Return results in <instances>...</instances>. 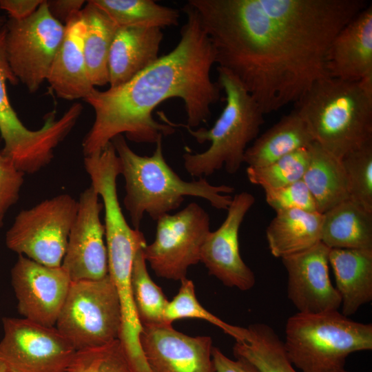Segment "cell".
I'll return each instance as SVG.
<instances>
[{
    "label": "cell",
    "mask_w": 372,
    "mask_h": 372,
    "mask_svg": "<svg viewBox=\"0 0 372 372\" xmlns=\"http://www.w3.org/2000/svg\"><path fill=\"white\" fill-rule=\"evenodd\" d=\"M264 192L266 202L276 212L291 209L317 211L314 199L302 180Z\"/></svg>",
    "instance_id": "cell-34"
},
{
    "label": "cell",
    "mask_w": 372,
    "mask_h": 372,
    "mask_svg": "<svg viewBox=\"0 0 372 372\" xmlns=\"http://www.w3.org/2000/svg\"><path fill=\"white\" fill-rule=\"evenodd\" d=\"M313 142L307 125L293 110L255 139L245 151L244 163L251 167H263Z\"/></svg>",
    "instance_id": "cell-24"
},
{
    "label": "cell",
    "mask_w": 372,
    "mask_h": 372,
    "mask_svg": "<svg viewBox=\"0 0 372 372\" xmlns=\"http://www.w3.org/2000/svg\"><path fill=\"white\" fill-rule=\"evenodd\" d=\"M321 242L329 249L372 250V212L348 199L323 214Z\"/></svg>",
    "instance_id": "cell-25"
},
{
    "label": "cell",
    "mask_w": 372,
    "mask_h": 372,
    "mask_svg": "<svg viewBox=\"0 0 372 372\" xmlns=\"http://www.w3.org/2000/svg\"><path fill=\"white\" fill-rule=\"evenodd\" d=\"M182 10L187 21L171 52L127 82L104 91L94 87L84 99L95 114L82 142L85 156L101 150L120 134L145 143H156L163 136L173 134L174 127L152 116L154 110L169 99H182L185 125L191 128L210 118L211 107L220 100L222 91L210 76L215 50L194 8L187 3Z\"/></svg>",
    "instance_id": "cell-2"
},
{
    "label": "cell",
    "mask_w": 372,
    "mask_h": 372,
    "mask_svg": "<svg viewBox=\"0 0 372 372\" xmlns=\"http://www.w3.org/2000/svg\"><path fill=\"white\" fill-rule=\"evenodd\" d=\"M211 355L216 372H260L255 365L243 358H228L218 347H213Z\"/></svg>",
    "instance_id": "cell-36"
},
{
    "label": "cell",
    "mask_w": 372,
    "mask_h": 372,
    "mask_svg": "<svg viewBox=\"0 0 372 372\" xmlns=\"http://www.w3.org/2000/svg\"><path fill=\"white\" fill-rule=\"evenodd\" d=\"M338 372H351V371H347L344 369H343L339 371Z\"/></svg>",
    "instance_id": "cell-41"
},
{
    "label": "cell",
    "mask_w": 372,
    "mask_h": 372,
    "mask_svg": "<svg viewBox=\"0 0 372 372\" xmlns=\"http://www.w3.org/2000/svg\"><path fill=\"white\" fill-rule=\"evenodd\" d=\"M0 360L11 372H68L76 350L55 327L2 318Z\"/></svg>",
    "instance_id": "cell-12"
},
{
    "label": "cell",
    "mask_w": 372,
    "mask_h": 372,
    "mask_svg": "<svg viewBox=\"0 0 372 372\" xmlns=\"http://www.w3.org/2000/svg\"><path fill=\"white\" fill-rule=\"evenodd\" d=\"M218 83L225 94V105L209 129L193 130L185 124L174 123L164 113L158 115L164 123L183 127L197 143H211L200 153L186 148L183 155L185 170L198 178L211 176L223 167L229 174H236L244 163L248 144L258 137L265 122L264 114L254 98L229 71L217 67Z\"/></svg>",
    "instance_id": "cell-5"
},
{
    "label": "cell",
    "mask_w": 372,
    "mask_h": 372,
    "mask_svg": "<svg viewBox=\"0 0 372 372\" xmlns=\"http://www.w3.org/2000/svg\"><path fill=\"white\" fill-rule=\"evenodd\" d=\"M140 342L151 372H216L209 336H190L163 324L143 326Z\"/></svg>",
    "instance_id": "cell-17"
},
{
    "label": "cell",
    "mask_w": 372,
    "mask_h": 372,
    "mask_svg": "<svg viewBox=\"0 0 372 372\" xmlns=\"http://www.w3.org/2000/svg\"><path fill=\"white\" fill-rule=\"evenodd\" d=\"M330 249L322 242L281 258L287 274V296L298 312L338 310L341 298L329 273Z\"/></svg>",
    "instance_id": "cell-16"
},
{
    "label": "cell",
    "mask_w": 372,
    "mask_h": 372,
    "mask_svg": "<svg viewBox=\"0 0 372 372\" xmlns=\"http://www.w3.org/2000/svg\"><path fill=\"white\" fill-rule=\"evenodd\" d=\"M145 247L137 251L131 272V286L136 313L142 326L166 324L165 310L169 301L149 274L143 251Z\"/></svg>",
    "instance_id": "cell-29"
},
{
    "label": "cell",
    "mask_w": 372,
    "mask_h": 372,
    "mask_svg": "<svg viewBox=\"0 0 372 372\" xmlns=\"http://www.w3.org/2000/svg\"><path fill=\"white\" fill-rule=\"evenodd\" d=\"M111 142L125 179L123 204L134 229H139L145 213L157 220L178 208L185 196L203 198L218 209H228L232 200L229 194L234 189L226 185H211L205 178L189 182L183 180L163 156L162 138L149 156L135 153L122 134Z\"/></svg>",
    "instance_id": "cell-3"
},
{
    "label": "cell",
    "mask_w": 372,
    "mask_h": 372,
    "mask_svg": "<svg viewBox=\"0 0 372 372\" xmlns=\"http://www.w3.org/2000/svg\"><path fill=\"white\" fill-rule=\"evenodd\" d=\"M85 25L81 12L65 25V33L46 81L59 98L85 99L94 88L87 72L83 38Z\"/></svg>",
    "instance_id": "cell-19"
},
{
    "label": "cell",
    "mask_w": 372,
    "mask_h": 372,
    "mask_svg": "<svg viewBox=\"0 0 372 372\" xmlns=\"http://www.w3.org/2000/svg\"><path fill=\"white\" fill-rule=\"evenodd\" d=\"M118 28H158L178 25L176 9L152 0H91Z\"/></svg>",
    "instance_id": "cell-28"
},
{
    "label": "cell",
    "mask_w": 372,
    "mask_h": 372,
    "mask_svg": "<svg viewBox=\"0 0 372 372\" xmlns=\"http://www.w3.org/2000/svg\"><path fill=\"white\" fill-rule=\"evenodd\" d=\"M309 160L308 147L263 167L246 169L249 180L263 189L282 187L302 180Z\"/></svg>",
    "instance_id": "cell-31"
},
{
    "label": "cell",
    "mask_w": 372,
    "mask_h": 372,
    "mask_svg": "<svg viewBox=\"0 0 372 372\" xmlns=\"http://www.w3.org/2000/svg\"><path fill=\"white\" fill-rule=\"evenodd\" d=\"M156 221L154 240L143 249L146 262L157 276L180 281L189 267L200 262L201 247L211 231L209 216L191 203Z\"/></svg>",
    "instance_id": "cell-11"
},
{
    "label": "cell",
    "mask_w": 372,
    "mask_h": 372,
    "mask_svg": "<svg viewBox=\"0 0 372 372\" xmlns=\"http://www.w3.org/2000/svg\"><path fill=\"white\" fill-rule=\"evenodd\" d=\"M0 372H11L6 365L0 360Z\"/></svg>",
    "instance_id": "cell-39"
},
{
    "label": "cell",
    "mask_w": 372,
    "mask_h": 372,
    "mask_svg": "<svg viewBox=\"0 0 372 372\" xmlns=\"http://www.w3.org/2000/svg\"><path fill=\"white\" fill-rule=\"evenodd\" d=\"M46 3L52 16L65 25L81 12L86 3L83 0H49Z\"/></svg>",
    "instance_id": "cell-37"
},
{
    "label": "cell",
    "mask_w": 372,
    "mask_h": 372,
    "mask_svg": "<svg viewBox=\"0 0 372 372\" xmlns=\"http://www.w3.org/2000/svg\"><path fill=\"white\" fill-rule=\"evenodd\" d=\"M5 27L0 30V135L4 142L1 153L25 174H33L48 165L56 147L72 131L80 117L83 106L74 103L58 119L55 112L48 114L43 126L36 130L27 128L12 107L7 83L19 81L9 65L5 48Z\"/></svg>",
    "instance_id": "cell-7"
},
{
    "label": "cell",
    "mask_w": 372,
    "mask_h": 372,
    "mask_svg": "<svg viewBox=\"0 0 372 372\" xmlns=\"http://www.w3.org/2000/svg\"><path fill=\"white\" fill-rule=\"evenodd\" d=\"M55 327L76 351L118 339L121 307L109 274L100 280L71 282Z\"/></svg>",
    "instance_id": "cell-8"
},
{
    "label": "cell",
    "mask_w": 372,
    "mask_h": 372,
    "mask_svg": "<svg viewBox=\"0 0 372 372\" xmlns=\"http://www.w3.org/2000/svg\"><path fill=\"white\" fill-rule=\"evenodd\" d=\"M341 162L349 200L372 212V141L345 154Z\"/></svg>",
    "instance_id": "cell-32"
},
{
    "label": "cell",
    "mask_w": 372,
    "mask_h": 372,
    "mask_svg": "<svg viewBox=\"0 0 372 372\" xmlns=\"http://www.w3.org/2000/svg\"><path fill=\"white\" fill-rule=\"evenodd\" d=\"M329 263L341 298L342 313L353 315L372 300V250L330 249Z\"/></svg>",
    "instance_id": "cell-21"
},
{
    "label": "cell",
    "mask_w": 372,
    "mask_h": 372,
    "mask_svg": "<svg viewBox=\"0 0 372 372\" xmlns=\"http://www.w3.org/2000/svg\"><path fill=\"white\" fill-rule=\"evenodd\" d=\"M246 329L245 339L236 341L233 347L235 358L249 361L260 372H298L287 357L283 342L270 326L255 323Z\"/></svg>",
    "instance_id": "cell-27"
},
{
    "label": "cell",
    "mask_w": 372,
    "mask_h": 372,
    "mask_svg": "<svg viewBox=\"0 0 372 372\" xmlns=\"http://www.w3.org/2000/svg\"><path fill=\"white\" fill-rule=\"evenodd\" d=\"M71 282L61 266H45L23 255H19L11 269L18 312L47 327H55Z\"/></svg>",
    "instance_id": "cell-14"
},
{
    "label": "cell",
    "mask_w": 372,
    "mask_h": 372,
    "mask_svg": "<svg viewBox=\"0 0 372 372\" xmlns=\"http://www.w3.org/2000/svg\"><path fill=\"white\" fill-rule=\"evenodd\" d=\"M309 160L302 178L315 203L316 211L324 214L349 199L347 176L341 159L313 142L308 146Z\"/></svg>",
    "instance_id": "cell-23"
},
{
    "label": "cell",
    "mask_w": 372,
    "mask_h": 372,
    "mask_svg": "<svg viewBox=\"0 0 372 372\" xmlns=\"http://www.w3.org/2000/svg\"><path fill=\"white\" fill-rule=\"evenodd\" d=\"M294 110L313 141L341 159L372 141V74L358 81L321 79L295 103Z\"/></svg>",
    "instance_id": "cell-4"
},
{
    "label": "cell",
    "mask_w": 372,
    "mask_h": 372,
    "mask_svg": "<svg viewBox=\"0 0 372 372\" xmlns=\"http://www.w3.org/2000/svg\"><path fill=\"white\" fill-rule=\"evenodd\" d=\"M283 343L289 361L302 372H338L349 355L372 349V325L338 310L298 312L286 322Z\"/></svg>",
    "instance_id": "cell-6"
},
{
    "label": "cell",
    "mask_w": 372,
    "mask_h": 372,
    "mask_svg": "<svg viewBox=\"0 0 372 372\" xmlns=\"http://www.w3.org/2000/svg\"><path fill=\"white\" fill-rule=\"evenodd\" d=\"M216 54L264 114L327 77L329 48L364 0H189Z\"/></svg>",
    "instance_id": "cell-1"
},
{
    "label": "cell",
    "mask_w": 372,
    "mask_h": 372,
    "mask_svg": "<svg viewBox=\"0 0 372 372\" xmlns=\"http://www.w3.org/2000/svg\"><path fill=\"white\" fill-rule=\"evenodd\" d=\"M85 25L83 52L90 80L94 87L109 83L108 59L118 29L112 19L92 1L81 10Z\"/></svg>",
    "instance_id": "cell-26"
},
{
    "label": "cell",
    "mask_w": 372,
    "mask_h": 372,
    "mask_svg": "<svg viewBox=\"0 0 372 372\" xmlns=\"http://www.w3.org/2000/svg\"><path fill=\"white\" fill-rule=\"evenodd\" d=\"M163 34L158 28H118L108 59L109 85H122L158 58Z\"/></svg>",
    "instance_id": "cell-20"
},
{
    "label": "cell",
    "mask_w": 372,
    "mask_h": 372,
    "mask_svg": "<svg viewBox=\"0 0 372 372\" xmlns=\"http://www.w3.org/2000/svg\"><path fill=\"white\" fill-rule=\"evenodd\" d=\"M254 203V196L247 192L232 197L225 220L208 234L200 250V262L209 273L225 286L241 291L249 290L256 282L254 272L240 254L238 241L240 227Z\"/></svg>",
    "instance_id": "cell-15"
},
{
    "label": "cell",
    "mask_w": 372,
    "mask_h": 372,
    "mask_svg": "<svg viewBox=\"0 0 372 372\" xmlns=\"http://www.w3.org/2000/svg\"><path fill=\"white\" fill-rule=\"evenodd\" d=\"M185 318L209 322L231 336L235 341H241L246 335V328L229 324L204 308L196 298L193 281L187 278L180 280L178 292L168 302L165 310V322L172 324L174 321Z\"/></svg>",
    "instance_id": "cell-30"
},
{
    "label": "cell",
    "mask_w": 372,
    "mask_h": 372,
    "mask_svg": "<svg viewBox=\"0 0 372 372\" xmlns=\"http://www.w3.org/2000/svg\"><path fill=\"white\" fill-rule=\"evenodd\" d=\"M328 77L358 81L372 74V5L369 4L335 37L326 56Z\"/></svg>",
    "instance_id": "cell-18"
},
{
    "label": "cell",
    "mask_w": 372,
    "mask_h": 372,
    "mask_svg": "<svg viewBox=\"0 0 372 372\" xmlns=\"http://www.w3.org/2000/svg\"><path fill=\"white\" fill-rule=\"evenodd\" d=\"M68 372H132L119 339L76 351Z\"/></svg>",
    "instance_id": "cell-33"
},
{
    "label": "cell",
    "mask_w": 372,
    "mask_h": 372,
    "mask_svg": "<svg viewBox=\"0 0 372 372\" xmlns=\"http://www.w3.org/2000/svg\"><path fill=\"white\" fill-rule=\"evenodd\" d=\"M78 204L61 267L72 282L100 280L108 275L105 226L100 219L103 205L91 185Z\"/></svg>",
    "instance_id": "cell-13"
},
{
    "label": "cell",
    "mask_w": 372,
    "mask_h": 372,
    "mask_svg": "<svg viewBox=\"0 0 372 372\" xmlns=\"http://www.w3.org/2000/svg\"><path fill=\"white\" fill-rule=\"evenodd\" d=\"M78 206L63 194L21 211L6 232L7 247L43 265L61 267Z\"/></svg>",
    "instance_id": "cell-9"
},
{
    "label": "cell",
    "mask_w": 372,
    "mask_h": 372,
    "mask_svg": "<svg viewBox=\"0 0 372 372\" xmlns=\"http://www.w3.org/2000/svg\"><path fill=\"white\" fill-rule=\"evenodd\" d=\"M7 59L15 77L30 92L46 81L65 33V25L50 14L46 0L29 17L5 24Z\"/></svg>",
    "instance_id": "cell-10"
},
{
    "label": "cell",
    "mask_w": 372,
    "mask_h": 372,
    "mask_svg": "<svg viewBox=\"0 0 372 372\" xmlns=\"http://www.w3.org/2000/svg\"><path fill=\"white\" fill-rule=\"evenodd\" d=\"M24 175L0 150V227L6 212L19 198Z\"/></svg>",
    "instance_id": "cell-35"
},
{
    "label": "cell",
    "mask_w": 372,
    "mask_h": 372,
    "mask_svg": "<svg viewBox=\"0 0 372 372\" xmlns=\"http://www.w3.org/2000/svg\"><path fill=\"white\" fill-rule=\"evenodd\" d=\"M323 214L299 209L276 212L266 229L271 254L284 257L308 249L321 242Z\"/></svg>",
    "instance_id": "cell-22"
},
{
    "label": "cell",
    "mask_w": 372,
    "mask_h": 372,
    "mask_svg": "<svg viewBox=\"0 0 372 372\" xmlns=\"http://www.w3.org/2000/svg\"><path fill=\"white\" fill-rule=\"evenodd\" d=\"M43 0H0V9L8 14L10 19L22 20L31 16Z\"/></svg>",
    "instance_id": "cell-38"
},
{
    "label": "cell",
    "mask_w": 372,
    "mask_h": 372,
    "mask_svg": "<svg viewBox=\"0 0 372 372\" xmlns=\"http://www.w3.org/2000/svg\"><path fill=\"white\" fill-rule=\"evenodd\" d=\"M6 22V20L5 17L0 14V30H1L5 27Z\"/></svg>",
    "instance_id": "cell-40"
}]
</instances>
